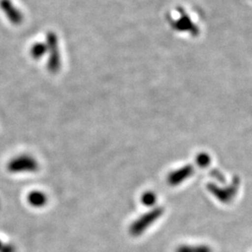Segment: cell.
<instances>
[{
  "instance_id": "cell-3",
  "label": "cell",
  "mask_w": 252,
  "mask_h": 252,
  "mask_svg": "<svg viewBox=\"0 0 252 252\" xmlns=\"http://www.w3.org/2000/svg\"><path fill=\"white\" fill-rule=\"evenodd\" d=\"M176 252H212L207 246H181Z\"/></svg>"
},
{
  "instance_id": "cell-4",
  "label": "cell",
  "mask_w": 252,
  "mask_h": 252,
  "mask_svg": "<svg viewBox=\"0 0 252 252\" xmlns=\"http://www.w3.org/2000/svg\"><path fill=\"white\" fill-rule=\"evenodd\" d=\"M45 48L41 44H36L35 47H33V50H32V55L35 57V58H40L41 55L45 53Z\"/></svg>"
},
{
  "instance_id": "cell-1",
  "label": "cell",
  "mask_w": 252,
  "mask_h": 252,
  "mask_svg": "<svg viewBox=\"0 0 252 252\" xmlns=\"http://www.w3.org/2000/svg\"><path fill=\"white\" fill-rule=\"evenodd\" d=\"M8 170L13 174L33 173L38 169V162L36 159L28 154H22L12 158L9 161Z\"/></svg>"
},
{
  "instance_id": "cell-2",
  "label": "cell",
  "mask_w": 252,
  "mask_h": 252,
  "mask_svg": "<svg viewBox=\"0 0 252 252\" xmlns=\"http://www.w3.org/2000/svg\"><path fill=\"white\" fill-rule=\"evenodd\" d=\"M27 202L32 207H42L47 204L48 197L44 192L40 190H33L28 193Z\"/></svg>"
}]
</instances>
